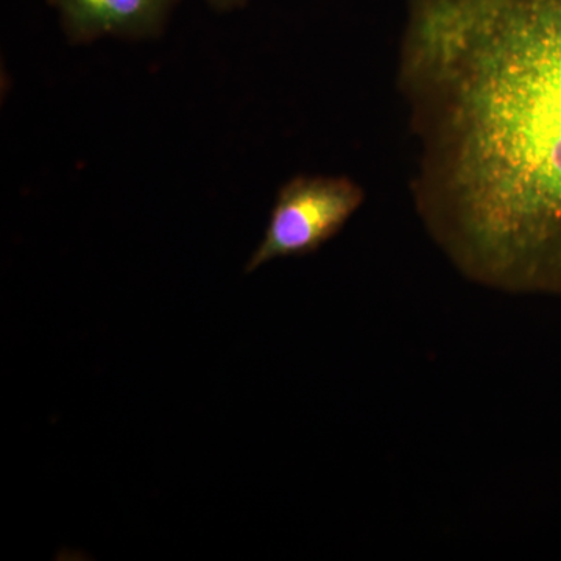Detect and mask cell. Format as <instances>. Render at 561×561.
Here are the masks:
<instances>
[{"label":"cell","instance_id":"cell-1","mask_svg":"<svg viewBox=\"0 0 561 561\" xmlns=\"http://www.w3.org/2000/svg\"><path fill=\"white\" fill-rule=\"evenodd\" d=\"M412 198L468 279L561 290V0H408Z\"/></svg>","mask_w":561,"mask_h":561},{"label":"cell","instance_id":"cell-2","mask_svg":"<svg viewBox=\"0 0 561 561\" xmlns=\"http://www.w3.org/2000/svg\"><path fill=\"white\" fill-rule=\"evenodd\" d=\"M364 201V190L348 176L302 175L287 181L245 272L283 257L316 253L345 228Z\"/></svg>","mask_w":561,"mask_h":561},{"label":"cell","instance_id":"cell-4","mask_svg":"<svg viewBox=\"0 0 561 561\" xmlns=\"http://www.w3.org/2000/svg\"><path fill=\"white\" fill-rule=\"evenodd\" d=\"M206 2L216 10L230 11L241 9V7L245 5L247 0H206Z\"/></svg>","mask_w":561,"mask_h":561},{"label":"cell","instance_id":"cell-3","mask_svg":"<svg viewBox=\"0 0 561 561\" xmlns=\"http://www.w3.org/2000/svg\"><path fill=\"white\" fill-rule=\"evenodd\" d=\"M60 14L70 43H91L103 36L157 38L179 0H47Z\"/></svg>","mask_w":561,"mask_h":561}]
</instances>
